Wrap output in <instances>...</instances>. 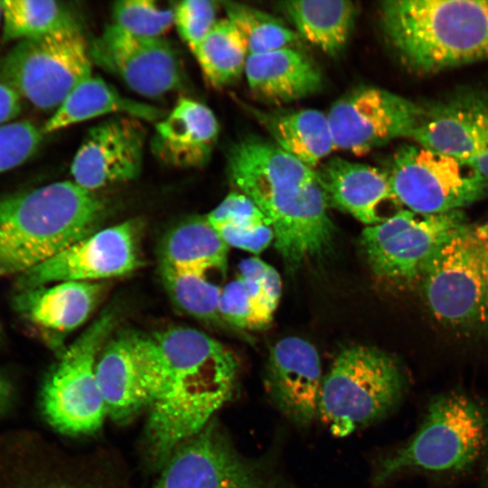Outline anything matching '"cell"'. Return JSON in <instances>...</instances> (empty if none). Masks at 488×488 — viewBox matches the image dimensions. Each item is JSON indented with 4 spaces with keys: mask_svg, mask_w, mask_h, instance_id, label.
Wrapping results in <instances>:
<instances>
[{
    "mask_svg": "<svg viewBox=\"0 0 488 488\" xmlns=\"http://www.w3.org/2000/svg\"><path fill=\"white\" fill-rule=\"evenodd\" d=\"M135 337L158 384L146 436L150 457L163 465L231 397L237 361L220 342L193 328L174 326Z\"/></svg>",
    "mask_w": 488,
    "mask_h": 488,
    "instance_id": "cell-1",
    "label": "cell"
},
{
    "mask_svg": "<svg viewBox=\"0 0 488 488\" xmlns=\"http://www.w3.org/2000/svg\"><path fill=\"white\" fill-rule=\"evenodd\" d=\"M227 168L230 181L269 221L275 247L291 272L328 252L335 228L314 169L252 136L230 148Z\"/></svg>",
    "mask_w": 488,
    "mask_h": 488,
    "instance_id": "cell-2",
    "label": "cell"
},
{
    "mask_svg": "<svg viewBox=\"0 0 488 488\" xmlns=\"http://www.w3.org/2000/svg\"><path fill=\"white\" fill-rule=\"evenodd\" d=\"M106 209L70 181L0 199V277H19L97 231Z\"/></svg>",
    "mask_w": 488,
    "mask_h": 488,
    "instance_id": "cell-3",
    "label": "cell"
},
{
    "mask_svg": "<svg viewBox=\"0 0 488 488\" xmlns=\"http://www.w3.org/2000/svg\"><path fill=\"white\" fill-rule=\"evenodd\" d=\"M380 10L389 42L415 72L488 59V0H392Z\"/></svg>",
    "mask_w": 488,
    "mask_h": 488,
    "instance_id": "cell-4",
    "label": "cell"
},
{
    "mask_svg": "<svg viewBox=\"0 0 488 488\" xmlns=\"http://www.w3.org/2000/svg\"><path fill=\"white\" fill-rule=\"evenodd\" d=\"M488 444V414L474 399L450 392L435 399L416 434L377 465L373 484L408 470L456 472L473 465Z\"/></svg>",
    "mask_w": 488,
    "mask_h": 488,
    "instance_id": "cell-5",
    "label": "cell"
},
{
    "mask_svg": "<svg viewBox=\"0 0 488 488\" xmlns=\"http://www.w3.org/2000/svg\"><path fill=\"white\" fill-rule=\"evenodd\" d=\"M404 389L403 372L392 356L371 346H350L324 377L318 417L332 434L343 437L386 416Z\"/></svg>",
    "mask_w": 488,
    "mask_h": 488,
    "instance_id": "cell-6",
    "label": "cell"
},
{
    "mask_svg": "<svg viewBox=\"0 0 488 488\" xmlns=\"http://www.w3.org/2000/svg\"><path fill=\"white\" fill-rule=\"evenodd\" d=\"M432 315L457 329L488 324V222L462 225L439 249L422 280Z\"/></svg>",
    "mask_w": 488,
    "mask_h": 488,
    "instance_id": "cell-7",
    "label": "cell"
},
{
    "mask_svg": "<svg viewBox=\"0 0 488 488\" xmlns=\"http://www.w3.org/2000/svg\"><path fill=\"white\" fill-rule=\"evenodd\" d=\"M112 311L103 312L67 348L48 372L41 391V408L56 431L78 436L101 427L107 415L96 365L115 325Z\"/></svg>",
    "mask_w": 488,
    "mask_h": 488,
    "instance_id": "cell-8",
    "label": "cell"
},
{
    "mask_svg": "<svg viewBox=\"0 0 488 488\" xmlns=\"http://www.w3.org/2000/svg\"><path fill=\"white\" fill-rule=\"evenodd\" d=\"M89 46L79 26L20 41L0 64L1 82L41 109L58 108L91 76Z\"/></svg>",
    "mask_w": 488,
    "mask_h": 488,
    "instance_id": "cell-9",
    "label": "cell"
},
{
    "mask_svg": "<svg viewBox=\"0 0 488 488\" xmlns=\"http://www.w3.org/2000/svg\"><path fill=\"white\" fill-rule=\"evenodd\" d=\"M151 488H294L270 457L249 458L211 420L182 443Z\"/></svg>",
    "mask_w": 488,
    "mask_h": 488,
    "instance_id": "cell-10",
    "label": "cell"
},
{
    "mask_svg": "<svg viewBox=\"0 0 488 488\" xmlns=\"http://www.w3.org/2000/svg\"><path fill=\"white\" fill-rule=\"evenodd\" d=\"M388 174L398 202L422 216L461 211L488 191L469 164L417 144L397 149Z\"/></svg>",
    "mask_w": 488,
    "mask_h": 488,
    "instance_id": "cell-11",
    "label": "cell"
},
{
    "mask_svg": "<svg viewBox=\"0 0 488 488\" xmlns=\"http://www.w3.org/2000/svg\"><path fill=\"white\" fill-rule=\"evenodd\" d=\"M465 222L462 211L418 218L411 211L399 210L367 226L361 242L377 277L409 284L422 280L439 249Z\"/></svg>",
    "mask_w": 488,
    "mask_h": 488,
    "instance_id": "cell-12",
    "label": "cell"
},
{
    "mask_svg": "<svg viewBox=\"0 0 488 488\" xmlns=\"http://www.w3.org/2000/svg\"><path fill=\"white\" fill-rule=\"evenodd\" d=\"M140 223L127 220L99 230L16 277V289L64 281L102 282L142 265Z\"/></svg>",
    "mask_w": 488,
    "mask_h": 488,
    "instance_id": "cell-13",
    "label": "cell"
},
{
    "mask_svg": "<svg viewBox=\"0 0 488 488\" xmlns=\"http://www.w3.org/2000/svg\"><path fill=\"white\" fill-rule=\"evenodd\" d=\"M423 108L389 90L364 87L334 102L327 116L335 149L363 155L411 136Z\"/></svg>",
    "mask_w": 488,
    "mask_h": 488,
    "instance_id": "cell-14",
    "label": "cell"
},
{
    "mask_svg": "<svg viewBox=\"0 0 488 488\" xmlns=\"http://www.w3.org/2000/svg\"><path fill=\"white\" fill-rule=\"evenodd\" d=\"M89 49L92 63L117 76L141 96L157 98L184 87L180 59L162 37L136 36L111 23Z\"/></svg>",
    "mask_w": 488,
    "mask_h": 488,
    "instance_id": "cell-15",
    "label": "cell"
},
{
    "mask_svg": "<svg viewBox=\"0 0 488 488\" xmlns=\"http://www.w3.org/2000/svg\"><path fill=\"white\" fill-rule=\"evenodd\" d=\"M145 131L141 120L117 116L92 127L73 158V182L89 191L132 181L142 168Z\"/></svg>",
    "mask_w": 488,
    "mask_h": 488,
    "instance_id": "cell-16",
    "label": "cell"
},
{
    "mask_svg": "<svg viewBox=\"0 0 488 488\" xmlns=\"http://www.w3.org/2000/svg\"><path fill=\"white\" fill-rule=\"evenodd\" d=\"M410 138L468 163L488 151V90L465 89L422 107Z\"/></svg>",
    "mask_w": 488,
    "mask_h": 488,
    "instance_id": "cell-17",
    "label": "cell"
},
{
    "mask_svg": "<svg viewBox=\"0 0 488 488\" xmlns=\"http://www.w3.org/2000/svg\"><path fill=\"white\" fill-rule=\"evenodd\" d=\"M323 380L318 352L309 342L291 336L271 349L266 390L277 409L296 426L306 427L318 417Z\"/></svg>",
    "mask_w": 488,
    "mask_h": 488,
    "instance_id": "cell-18",
    "label": "cell"
},
{
    "mask_svg": "<svg viewBox=\"0 0 488 488\" xmlns=\"http://www.w3.org/2000/svg\"><path fill=\"white\" fill-rule=\"evenodd\" d=\"M105 290L102 282L64 281L30 288L15 289L12 307L20 320L57 345V338L84 324Z\"/></svg>",
    "mask_w": 488,
    "mask_h": 488,
    "instance_id": "cell-19",
    "label": "cell"
},
{
    "mask_svg": "<svg viewBox=\"0 0 488 488\" xmlns=\"http://www.w3.org/2000/svg\"><path fill=\"white\" fill-rule=\"evenodd\" d=\"M314 170L327 202L368 226L392 216L388 210L399 203L388 172L377 167L333 157Z\"/></svg>",
    "mask_w": 488,
    "mask_h": 488,
    "instance_id": "cell-20",
    "label": "cell"
},
{
    "mask_svg": "<svg viewBox=\"0 0 488 488\" xmlns=\"http://www.w3.org/2000/svg\"><path fill=\"white\" fill-rule=\"evenodd\" d=\"M96 374L107 415L118 422L131 419L152 404L155 389L133 342V332L110 335L99 352Z\"/></svg>",
    "mask_w": 488,
    "mask_h": 488,
    "instance_id": "cell-21",
    "label": "cell"
},
{
    "mask_svg": "<svg viewBox=\"0 0 488 488\" xmlns=\"http://www.w3.org/2000/svg\"><path fill=\"white\" fill-rule=\"evenodd\" d=\"M218 135L219 124L210 108L183 97L156 122L150 147L165 164L200 168L211 159Z\"/></svg>",
    "mask_w": 488,
    "mask_h": 488,
    "instance_id": "cell-22",
    "label": "cell"
},
{
    "mask_svg": "<svg viewBox=\"0 0 488 488\" xmlns=\"http://www.w3.org/2000/svg\"><path fill=\"white\" fill-rule=\"evenodd\" d=\"M244 73L250 89L275 104L305 98L320 90L323 84L315 63L292 47L248 55Z\"/></svg>",
    "mask_w": 488,
    "mask_h": 488,
    "instance_id": "cell-23",
    "label": "cell"
},
{
    "mask_svg": "<svg viewBox=\"0 0 488 488\" xmlns=\"http://www.w3.org/2000/svg\"><path fill=\"white\" fill-rule=\"evenodd\" d=\"M116 114L139 120L158 122L167 114L155 106L136 101L120 94L98 76L80 82L56 108L42 127L49 134L94 117Z\"/></svg>",
    "mask_w": 488,
    "mask_h": 488,
    "instance_id": "cell-24",
    "label": "cell"
},
{
    "mask_svg": "<svg viewBox=\"0 0 488 488\" xmlns=\"http://www.w3.org/2000/svg\"><path fill=\"white\" fill-rule=\"evenodd\" d=\"M274 143L310 168L335 149L327 116L317 109L254 110Z\"/></svg>",
    "mask_w": 488,
    "mask_h": 488,
    "instance_id": "cell-25",
    "label": "cell"
},
{
    "mask_svg": "<svg viewBox=\"0 0 488 488\" xmlns=\"http://www.w3.org/2000/svg\"><path fill=\"white\" fill-rule=\"evenodd\" d=\"M281 8L299 36L333 56L346 45L357 14L344 0L286 1Z\"/></svg>",
    "mask_w": 488,
    "mask_h": 488,
    "instance_id": "cell-26",
    "label": "cell"
},
{
    "mask_svg": "<svg viewBox=\"0 0 488 488\" xmlns=\"http://www.w3.org/2000/svg\"><path fill=\"white\" fill-rule=\"evenodd\" d=\"M229 247L206 217L192 218L167 233L160 264L204 274L211 270L224 274Z\"/></svg>",
    "mask_w": 488,
    "mask_h": 488,
    "instance_id": "cell-27",
    "label": "cell"
},
{
    "mask_svg": "<svg viewBox=\"0 0 488 488\" xmlns=\"http://www.w3.org/2000/svg\"><path fill=\"white\" fill-rule=\"evenodd\" d=\"M193 55L208 82L222 88L241 76L249 53L238 28L228 18H222L217 20Z\"/></svg>",
    "mask_w": 488,
    "mask_h": 488,
    "instance_id": "cell-28",
    "label": "cell"
},
{
    "mask_svg": "<svg viewBox=\"0 0 488 488\" xmlns=\"http://www.w3.org/2000/svg\"><path fill=\"white\" fill-rule=\"evenodd\" d=\"M1 2L5 41H22L78 26L69 10L56 1L5 0Z\"/></svg>",
    "mask_w": 488,
    "mask_h": 488,
    "instance_id": "cell-29",
    "label": "cell"
},
{
    "mask_svg": "<svg viewBox=\"0 0 488 488\" xmlns=\"http://www.w3.org/2000/svg\"><path fill=\"white\" fill-rule=\"evenodd\" d=\"M160 275L172 301L179 309L199 320L218 321L222 288L207 274L160 264Z\"/></svg>",
    "mask_w": 488,
    "mask_h": 488,
    "instance_id": "cell-30",
    "label": "cell"
},
{
    "mask_svg": "<svg viewBox=\"0 0 488 488\" xmlns=\"http://www.w3.org/2000/svg\"><path fill=\"white\" fill-rule=\"evenodd\" d=\"M227 18L241 33L249 55L291 47L298 41L296 32L277 18L243 4L223 3Z\"/></svg>",
    "mask_w": 488,
    "mask_h": 488,
    "instance_id": "cell-31",
    "label": "cell"
},
{
    "mask_svg": "<svg viewBox=\"0 0 488 488\" xmlns=\"http://www.w3.org/2000/svg\"><path fill=\"white\" fill-rule=\"evenodd\" d=\"M270 307L258 283L238 277L227 284L220 301L221 317L243 329H262L272 321Z\"/></svg>",
    "mask_w": 488,
    "mask_h": 488,
    "instance_id": "cell-32",
    "label": "cell"
},
{
    "mask_svg": "<svg viewBox=\"0 0 488 488\" xmlns=\"http://www.w3.org/2000/svg\"><path fill=\"white\" fill-rule=\"evenodd\" d=\"M112 16V23L131 34L159 38L174 24V13L152 0H123L114 3Z\"/></svg>",
    "mask_w": 488,
    "mask_h": 488,
    "instance_id": "cell-33",
    "label": "cell"
},
{
    "mask_svg": "<svg viewBox=\"0 0 488 488\" xmlns=\"http://www.w3.org/2000/svg\"><path fill=\"white\" fill-rule=\"evenodd\" d=\"M42 129L27 120L0 126V174L31 157L42 140Z\"/></svg>",
    "mask_w": 488,
    "mask_h": 488,
    "instance_id": "cell-34",
    "label": "cell"
},
{
    "mask_svg": "<svg viewBox=\"0 0 488 488\" xmlns=\"http://www.w3.org/2000/svg\"><path fill=\"white\" fill-rule=\"evenodd\" d=\"M174 13V24L193 53L217 22V4L210 0H186L178 3Z\"/></svg>",
    "mask_w": 488,
    "mask_h": 488,
    "instance_id": "cell-35",
    "label": "cell"
},
{
    "mask_svg": "<svg viewBox=\"0 0 488 488\" xmlns=\"http://www.w3.org/2000/svg\"><path fill=\"white\" fill-rule=\"evenodd\" d=\"M206 218L216 230L223 227L243 229L270 224L257 205L239 192L229 193Z\"/></svg>",
    "mask_w": 488,
    "mask_h": 488,
    "instance_id": "cell-36",
    "label": "cell"
},
{
    "mask_svg": "<svg viewBox=\"0 0 488 488\" xmlns=\"http://www.w3.org/2000/svg\"><path fill=\"white\" fill-rule=\"evenodd\" d=\"M217 231L229 246L255 254L263 251L274 240L273 230L267 223L243 229L223 227Z\"/></svg>",
    "mask_w": 488,
    "mask_h": 488,
    "instance_id": "cell-37",
    "label": "cell"
},
{
    "mask_svg": "<svg viewBox=\"0 0 488 488\" xmlns=\"http://www.w3.org/2000/svg\"><path fill=\"white\" fill-rule=\"evenodd\" d=\"M21 96L8 85L0 82V126L14 118L22 109Z\"/></svg>",
    "mask_w": 488,
    "mask_h": 488,
    "instance_id": "cell-38",
    "label": "cell"
},
{
    "mask_svg": "<svg viewBox=\"0 0 488 488\" xmlns=\"http://www.w3.org/2000/svg\"><path fill=\"white\" fill-rule=\"evenodd\" d=\"M257 283L260 285L270 307L275 311L282 291V283L279 274L269 265L261 279Z\"/></svg>",
    "mask_w": 488,
    "mask_h": 488,
    "instance_id": "cell-39",
    "label": "cell"
},
{
    "mask_svg": "<svg viewBox=\"0 0 488 488\" xmlns=\"http://www.w3.org/2000/svg\"><path fill=\"white\" fill-rule=\"evenodd\" d=\"M15 390L11 380L0 371V418L4 417L14 405Z\"/></svg>",
    "mask_w": 488,
    "mask_h": 488,
    "instance_id": "cell-40",
    "label": "cell"
},
{
    "mask_svg": "<svg viewBox=\"0 0 488 488\" xmlns=\"http://www.w3.org/2000/svg\"><path fill=\"white\" fill-rule=\"evenodd\" d=\"M3 339H4V327L0 319V343L2 342Z\"/></svg>",
    "mask_w": 488,
    "mask_h": 488,
    "instance_id": "cell-41",
    "label": "cell"
},
{
    "mask_svg": "<svg viewBox=\"0 0 488 488\" xmlns=\"http://www.w3.org/2000/svg\"><path fill=\"white\" fill-rule=\"evenodd\" d=\"M2 16H3V7H2V2L0 1V21H1Z\"/></svg>",
    "mask_w": 488,
    "mask_h": 488,
    "instance_id": "cell-42",
    "label": "cell"
}]
</instances>
